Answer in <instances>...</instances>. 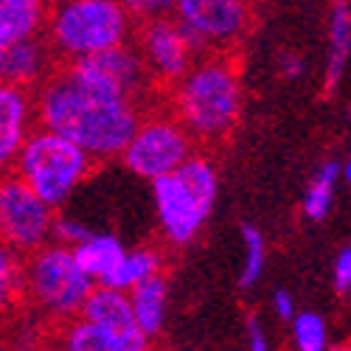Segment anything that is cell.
<instances>
[{
	"mask_svg": "<svg viewBox=\"0 0 351 351\" xmlns=\"http://www.w3.org/2000/svg\"><path fill=\"white\" fill-rule=\"evenodd\" d=\"M37 119L87 149L96 160L121 158L141 124V104L84 84L65 68L37 87Z\"/></svg>",
	"mask_w": 351,
	"mask_h": 351,
	"instance_id": "cell-1",
	"label": "cell"
},
{
	"mask_svg": "<svg viewBox=\"0 0 351 351\" xmlns=\"http://www.w3.org/2000/svg\"><path fill=\"white\" fill-rule=\"evenodd\" d=\"M171 87L174 115L186 124L197 143H219L237 130L245 96L239 71L228 56H199L194 68Z\"/></svg>",
	"mask_w": 351,
	"mask_h": 351,
	"instance_id": "cell-2",
	"label": "cell"
},
{
	"mask_svg": "<svg viewBox=\"0 0 351 351\" xmlns=\"http://www.w3.org/2000/svg\"><path fill=\"white\" fill-rule=\"evenodd\" d=\"M219 194L217 166L206 155H194L171 174L152 180V208L160 237L171 247H183L206 228Z\"/></svg>",
	"mask_w": 351,
	"mask_h": 351,
	"instance_id": "cell-3",
	"label": "cell"
},
{
	"mask_svg": "<svg viewBox=\"0 0 351 351\" xmlns=\"http://www.w3.org/2000/svg\"><path fill=\"white\" fill-rule=\"evenodd\" d=\"M132 12L121 0H53L45 40L68 62L121 45L132 34Z\"/></svg>",
	"mask_w": 351,
	"mask_h": 351,
	"instance_id": "cell-4",
	"label": "cell"
},
{
	"mask_svg": "<svg viewBox=\"0 0 351 351\" xmlns=\"http://www.w3.org/2000/svg\"><path fill=\"white\" fill-rule=\"evenodd\" d=\"M93 163L99 160L76 141L48 127H37L12 160V174H17L48 206L60 211L73 197V191L90 178Z\"/></svg>",
	"mask_w": 351,
	"mask_h": 351,
	"instance_id": "cell-5",
	"label": "cell"
},
{
	"mask_svg": "<svg viewBox=\"0 0 351 351\" xmlns=\"http://www.w3.org/2000/svg\"><path fill=\"white\" fill-rule=\"evenodd\" d=\"M96 289V278L82 267L73 247L48 242L25 258V295L45 317L68 324Z\"/></svg>",
	"mask_w": 351,
	"mask_h": 351,
	"instance_id": "cell-6",
	"label": "cell"
},
{
	"mask_svg": "<svg viewBox=\"0 0 351 351\" xmlns=\"http://www.w3.org/2000/svg\"><path fill=\"white\" fill-rule=\"evenodd\" d=\"M197 155V138L186 130V124L174 115H152L141 119L135 135L121 152V163L141 180H158L163 174H171L186 160Z\"/></svg>",
	"mask_w": 351,
	"mask_h": 351,
	"instance_id": "cell-7",
	"label": "cell"
},
{
	"mask_svg": "<svg viewBox=\"0 0 351 351\" xmlns=\"http://www.w3.org/2000/svg\"><path fill=\"white\" fill-rule=\"evenodd\" d=\"M135 45L152 79L160 84H178L194 68L199 56H206L211 51L197 32H191L189 25H183L178 17H169V14L141 20Z\"/></svg>",
	"mask_w": 351,
	"mask_h": 351,
	"instance_id": "cell-8",
	"label": "cell"
},
{
	"mask_svg": "<svg viewBox=\"0 0 351 351\" xmlns=\"http://www.w3.org/2000/svg\"><path fill=\"white\" fill-rule=\"evenodd\" d=\"M53 222L56 208L28 186L17 174L3 180L0 186V230L3 242L17 253L28 256L48 242H53Z\"/></svg>",
	"mask_w": 351,
	"mask_h": 351,
	"instance_id": "cell-9",
	"label": "cell"
},
{
	"mask_svg": "<svg viewBox=\"0 0 351 351\" xmlns=\"http://www.w3.org/2000/svg\"><path fill=\"white\" fill-rule=\"evenodd\" d=\"M68 68L76 79L96 87V90L121 96L138 104L143 101V96L149 93V87L155 82L138 45H127V43L90 53V56H82L76 62H68Z\"/></svg>",
	"mask_w": 351,
	"mask_h": 351,
	"instance_id": "cell-10",
	"label": "cell"
},
{
	"mask_svg": "<svg viewBox=\"0 0 351 351\" xmlns=\"http://www.w3.org/2000/svg\"><path fill=\"white\" fill-rule=\"evenodd\" d=\"M174 17L206 40L208 48L237 45L250 28L247 0H178Z\"/></svg>",
	"mask_w": 351,
	"mask_h": 351,
	"instance_id": "cell-11",
	"label": "cell"
},
{
	"mask_svg": "<svg viewBox=\"0 0 351 351\" xmlns=\"http://www.w3.org/2000/svg\"><path fill=\"white\" fill-rule=\"evenodd\" d=\"M79 315L87 317V320H93V324H99V326H104L107 332H112L124 343V351H143V348H149V343H152L138 326L127 289L96 284V289L90 292V298L84 301Z\"/></svg>",
	"mask_w": 351,
	"mask_h": 351,
	"instance_id": "cell-12",
	"label": "cell"
},
{
	"mask_svg": "<svg viewBox=\"0 0 351 351\" xmlns=\"http://www.w3.org/2000/svg\"><path fill=\"white\" fill-rule=\"evenodd\" d=\"M40 124L37 119V96H32V87H20L3 82L0 87V160L12 166L20 146L28 141Z\"/></svg>",
	"mask_w": 351,
	"mask_h": 351,
	"instance_id": "cell-13",
	"label": "cell"
},
{
	"mask_svg": "<svg viewBox=\"0 0 351 351\" xmlns=\"http://www.w3.org/2000/svg\"><path fill=\"white\" fill-rule=\"evenodd\" d=\"M51 43L40 37H25L9 45H0V76L9 84L20 87H40L51 76Z\"/></svg>",
	"mask_w": 351,
	"mask_h": 351,
	"instance_id": "cell-14",
	"label": "cell"
},
{
	"mask_svg": "<svg viewBox=\"0 0 351 351\" xmlns=\"http://www.w3.org/2000/svg\"><path fill=\"white\" fill-rule=\"evenodd\" d=\"M51 0H0V45L45 34Z\"/></svg>",
	"mask_w": 351,
	"mask_h": 351,
	"instance_id": "cell-15",
	"label": "cell"
},
{
	"mask_svg": "<svg viewBox=\"0 0 351 351\" xmlns=\"http://www.w3.org/2000/svg\"><path fill=\"white\" fill-rule=\"evenodd\" d=\"M351 56V0H335L329 14V51H326V71L324 87L326 93H335L346 73Z\"/></svg>",
	"mask_w": 351,
	"mask_h": 351,
	"instance_id": "cell-16",
	"label": "cell"
},
{
	"mask_svg": "<svg viewBox=\"0 0 351 351\" xmlns=\"http://www.w3.org/2000/svg\"><path fill=\"white\" fill-rule=\"evenodd\" d=\"M130 301H132V312L141 332L155 340L163 326H166V312H169V284L166 278L158 273L152 278L141 281L138 287L130 289Z\"/></svg>",
	"mask_w": 351,
	"mask_h": 351,
	"instance_id": "cell-17",
	"label": "cell"
},
{
	"mask_svg": "<svg viewBox=\"0 0 351 351\" xmlns=\"http://www.w3.org/2000/svg\"><path fill=\"white\" fill-rule=\"evenodd\" d=\"M73 250L82 261V267L96 278V284H101L115 267H119V261L127 253V245L115 237V233H96L93 230L90 237L84 242H79Z\"/></svg>",
	"mask_w": 351,
	"mask_h": 351,
	"instance_id": "cell-18",
	"label": "cell"
},
{
	"mask_svg": "<svg viewBox=\"0 0 351 351\" xmlns=\"http://www.w3.org/2000/svg\"><path fill=\"white\" fill-rule=\"evenodd\" d=\"M340 180H343V166H337L335 160L324 163L309 178V183L304 189V197H301V211L309 222H324L329 217Z\"/></svg>",
	"mask_w": 351,
	"mask_h": 351,
	"instance_id": "cell-19",
	"label": "cell"
},
{
	"mask_svg": "<svg viewBox=\"0 0 351 351\" xmlns=\"http://www.w3.org/2000/svg\"><path fill=\"white\" fill-rule=\"evenodd\" d=\"M160 270H163V256L155 247H127L124 258L119 261V267H115L101 284L130 292L132 287H138L141 281L158 276Z\"/></svg>",
	"mask_w": 351,
	"mask_h": 351,
	"instance_id": "cell-20",
	"label": "cell"
},
{
	"mask_svg": "<svg viewBox=\"0 0 351 351\" xmlns=\"http://www.w3.org/2000/svg\"><path fill=\"white\" fill-rule=\"evenodd\" d=\"M60 346L68 351H124V343L82 315L71 317L60 332Z\"/></svg>",
	"mask_w": 351,
	"mask_h": 351,
	"instance_id": "cell-21",
	"label": "cell"
},
{
	"mask_svg": "<svg viewBox=\"0 0 351 351\" xmlns=\"http://www.w3.org/2000/svg\"><path fill=\"white\" fill-rule=\"evenodd\" d=\"M239 237H242L239 287L250 289V287L258 284L261 276H265V267H267V242H265V233H261L256 225H242Z\"/></svg>",
	"mask_w": 351,
	"mask_h": 351,
	"instance_id": "cell-22",
	"label": "cell"
},
{
	"mask_svg": "<svg viewBox=\"0 0 351 351\" xmlns=\"http://www.w3.org/2000/svg\"><path fill=\"white\" fill-rule=\"evenodd\" d=\"M289 326H292V346L298 351H326L329 348V326L317 312H298Z\"/></svg>",
	"mask_w": 351,
	"mask_h": 351,
	"instance_id": "cell-23",
	"label": "cell"
},
{
	"mask_svg": "<svg viewBox=\"0 0 351 351\" xmlns=\"http://www.w3.org/2000/svg\"><path fill=\"white\" fill-rule=\"evenodd\" d=\"M20 256L23 253H17L12 245H3V250H0V295H3V304H9L25 289V261Z\"/></svg>",
	"mask_w": 351,
	"mask_h": 351,
	"instance_id": "cell-24",
	"label": "cell"
},
{
	"mask_svg": "<svg viewBox=\"0 0 351 351\" xmlns=\"http://www.w3.org/2000/svg\"><path fill=\"white\" fill-rule=\"evenodd\" d=\"M90 228L84 225V219L73 217V214H56V222H53V242L60 245H68V247H76L79 242H84L90 237Z\"/></svg>",
	"mask_w": 351,
	"mask_h": 351,
	"instance_id": "cell-25",
	"label": "cell"
},
{
	"mask_svg": "<svg viewBox=\"0 0 351 351\" xmlns=\"http://www.w3.org/2000/svg\"><path fill=\"white\" fill-rule=\"evenodd\" d=\"M124 6L132 12L135 20H152V17L174 14L178 0H124Z\"/></svg>",
	"mask_w": 351,
	"mask_h": 351,
	"instance_id": "cell-26",
	"label": "cell"
},
{
	"mask_svg": "<svg viewBox=\"0 0 351 351\" xmlns=\"http://www.w3.org/2000/svg\"><path fill=\"white\" fill-rule=\"evenodd\" d=\"M332 284L340 295L351 292V247H343L335 256V265H332Z\"/></svg>",
	"mask_w": 351,
	"mask_h": 351,
	"instance_id": "cell-27",
	"label": "cell"
},
{
	"mask_svg": "<svg viewBox=\"0 0 351 351\" xmlns=\"http://www.w3.org/2000/svg\"><path fill=\"white\" fill-rule=\"evenodd\" d=\"M245 346L250 351H267L270 348L267 329H265V324H261L258 317H247V324H245Z\"/></svg>",
	"mask_w": 351,
	"mask_h": 351,
	"instance_id": "cell-28",
	"label": "cell"
},
{
	"mask_svg": "<svg viewBox=\"0 0 351 351\" xmlns=\"http://www.w3.org/2000/svg\"><path fill=\"white\" fill-rule=\"evenodd\" d=\"M273 315L281 320V324H292V317L298 315L295 298H292L287 289H276L273 292Z\"/></svg>",
	"mask_w": 351,
	"mask_h": 351,
	"instance_id": "cell-29",
	"label": "cell"
},
{
	"mask_svg": "<svg viewBox=\"0 0 351 351\" xmlns=\"http://www.w3.org/2000/svg\"><path fill=\"white\" fill-rule=\"evenodd\" d=\"M278 73L284 79L304 76V56L298 51H281V56H278Z\"/></svg>",
	"mask_w": 351,
	"mask_h": 351,
	"instance_id": "cell-30",
	"label": "cell"
},
{
	"mask_svg": "<svg viewBox=\"0 0 351 351\" xmlns=\"http://www.w3.org/2000/svg\"><path fill=\"white\" fill-rule=\"evenodd\" d=\"M343 183H346V186L351 189V158H348V160L343 163Z\"/></svg>",
	"mask_w": 351,
	"mask_h": 351,
	"instance_id": "cell-31",
	"label": "cell"
},
{
	"mask_svg": "<svg viewBox=\"0 0 351 351\" xmlns=\"http://www.w3.org/2000/svg\"><path fill=\"white\" fill-rule=\"evenodd\" d=\"M247 3H250V6H253V3H258V0H247Z\"/></svg>",
	"mask_w": 351,
	"mask_h": 351,
	"instance_id": "cell-32",
	"label": "cell"
},
{
	"mask_svg": "<svg viewBox=\"0 0 351 351\" xmlns=\"http://www.w3.org/2000/svg\"><path fill=\"white\" fill-rule=\"evenodd\" d=\"M348 119H351V107H348Z\"/></svg>",
	"mask_w": 351,
	"mask_h": 351,
	"instance_id": "cell-33",
	"label": "cell"
},
{
	"mask_svg": "<svg viewBox=\"0 0 351 351\" xmlns=\"http://www.w3.org/2000/svg\"><path fill=\"white\" fill-rule=\"evenodd\" d=\"M121 3H124V0H121Z\"/></svg>",
	"mask_w": 351,
	"mask_h": 351,
	"instance_id": "cell-34",
	"label": "cell"
}]
</instances>
